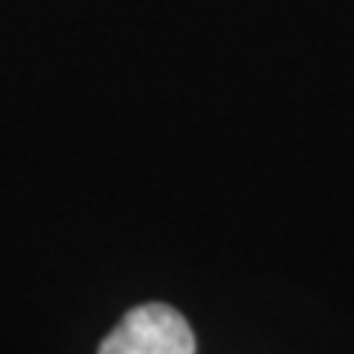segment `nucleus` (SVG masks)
Instances as JSON below:
<instances>
[{
  "label": "nucleus",
  "instance_id": "1",
  "mask_svg": "<svg viewBox=\"0 0 354 354\" xmlns=\"http://www.w3.org/2000/svg\"><path fill=\"white\" fill-rule=\"evenodd\" d=\"M97 354H195V334L174 307L151 301L130 310Z\"/></svg>",
  "mask_w": 354,
  "mask_h": 354
}]
</instances>
